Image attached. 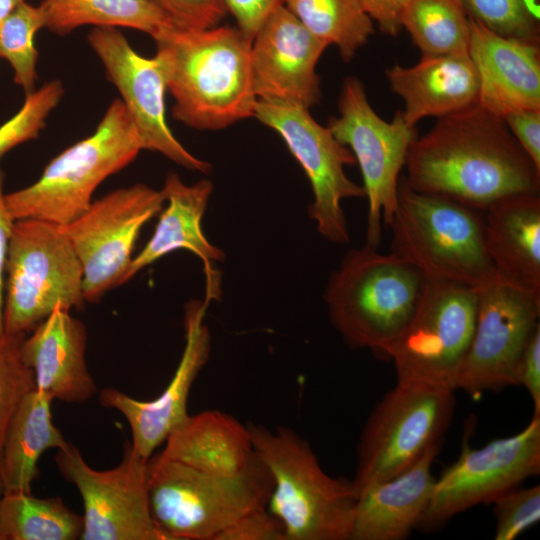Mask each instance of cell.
I'll list each match as a JSON object with an SVG mask.
<instances>
[{
	"label": "cell",
	"instance_id": "cell-1",
	"mask_svg": "<svg viewBox=\"0 0 540 540\" xmlns=\"http://www.w3.org/2000/svg\"><path fill=\"white\" fill-rule=\"evenodd\" d=\"M406 183L485 212L520 194H539L540 168L502 117L479 104L438 118L409 147Z\"/></svg>",
	"mask_w": 540,
	"mask_h": 540
},
{
	"label": "cell",
	"instance_id": "cell-2",
	"mask_svg": "<svg viewBox=\"0 0 540 540\" xmlns=\"http://www.w3.org/2000/svg\"><path fill=\"white\" fill-rule=\"evenodd\" d=\"M155 58L174 99L172 117L198 130H220L253 116L257 97L251 43L236 27H170L153 38Z\"/></svg>",
	"mask_w": 540,
	"mask_h": 540
},
{
	"label": "cell",
	"instance_id": "cell-3",
	"mask_svg": "<svg viewBox=\"0 0 540 540\" xmlns=\"http://www.w3.org/2000/svg\"><path fill=\"white\" fill-rule=\"evenodd\" d=\"M247 425L273 481L266 508L282 524L286 540H350L357 501L353 481L328 475L293 429Z\"/></svg>",
	"mask_w": 540,
	"mask_h": 540
},
{
	"label": "cell",
	"instance_id": "cell-4",
	"mask_svg": "<svg viewBox=\"0 0 540 540\" xmlns=\"http://www.w3.org/2000/svg\"><path fill=\"white\" fill-rule=\"evenodd\" d=\"M424 285L425 277L414 266L365 244L346 253L323 298L332 325L349 346L387 359Z\"/></svg>",
	"mask_w": 540,
	"mask_h": 540
},
{
	"label": "cell",
	"instance_id": "cell-5",
	"mask_svg": "<svg viewBox=\"0 0 540 540\" xmlns=\"http://www.w3.org/2000/svg\"><path fill=\"white\" fill-rule=\"evenodd\" d=\"M482 211L413 190L400 176L397 208L388 227L391 253L428 280L480 288L498 275L484 242Z\"/></svg>",
	"mask_w": 540,
	"mask_h": 540
},
{
	"label": "cell",
	"instance_id": "cell-6",
	"mask_svg": "<svg viewBox=\"0 0 540 540\" xmlns=\"http://www.w3.org/2000/svg\"><path fill=\"white\" fill-rule=\"evenodd\" d=\"M272 487L258 456L235 476L204 473L160 453L147 461L150 511L166 540H217L240 517L265 507Z\"/></svg>",
	"mask_w": 540,
	"mask_h": 540
},
{
	"label": "cell",
	"instance_id": "cell-7",
	"mask_svg": "<svg viewBox=\"0 0 540 540\" xmlns=\"http://www.w3.org/2000/svg\"><path fill=\"white\" fill-rule=\"evenodd\" d=\"M143 145L120 98L106 109L95 131L54 157L33 184L5 194L14 220L39 219L66 226L92 203L96 188L132 163Z\"/></svg>",
	"mask_w": 540,
	"mask_h": 540
},
{
	"label": "cell",
	"instance_id": "cell-8",
	"mask_svg": "<svg viewBox=\"0 0 540 540\" xmlns=\"http://www.w3.org/2000/svg\"><path fill=\"white\" fill-rule=\"evenodd\" d=\"M4 333L26 335L58 304L81 308L83 269L62 226L39 219L15 220L6 263Z\"/></svg>",
	"mask_w": 540,
	"mask_h": 540
},
{
	"label": "cell",
	"instance_id": "cell-9",
	"mask_svg": "<svg viewBox=\"0 0 540 540\" xmlns=\"http://www.w3.org/2000/svg\"><path fill=\"white\" fill-rule=\"evenodd\" d=\"M454 390L397 381L371 412L359 439L356 492L397 476L441 443L455 410Z\"/></svg>",
	"mask_w": 540,
	"mask_h": 540
},
{
	"label": "cell",
	"instance_id": "cell-10",
	"mask_svg": "<svg viewBox=\"0 0 540 540\" xmlns=\"http://www.w3.org/2000/svg\"><path fill=\"white\" fill-rule=\"evenodd\" d=\"M338 111L327 127L359 164L368 200L366 244L378 248L382 222L388 227L397 208L400 173L418 136L417 129L406 122L402 110L391 122L383 120L370 105L362 82L354 76L344 79Z\"/></svg>",
	"mask_w": 540,
	"mask_h": 540
},
{
	"label": "cell",
	"instance_id": "cell-11",
	"mask_svg": "<svg viewBox=\"0 0 540 540\" xmlns=\"http://www.w3.org/2000/svg\"><path fill=\"white\" fill-rule=\"evenodd\" d=\"M477 313V288L425 279L418 304L391 345L387 359L397 381L420 382L455 391Z\"/></svg>",
	"mask_w": 540,
	"mask_h": 540
},
{
	"label": "cell",
	"instance_id": "cell-12",
	"mask_svg": "<svg viewBox=\"0 0 540 540\" xmlns=\"http://www.w3.org/2000/svg\"><path fill=\"white\" fill-rule=\"evenodd\" d=\"M253 117L275 130L303 168L313 192L308 215L327 241L349 243L344 199L364 198L363 186L353 182L345 167L356 164L351 150L327 126L320 125L302 106L257 99Z\"/></svg>",
	"mask_w": 540,
	"mask_h": 540
},
{
	"label": "cell",
	"instance_id": "cell-13",
	"mask_svg": "<svg viewBox=\"0 0 540 540\" xmlns=\"http://www.w3.org/2000/svg\"><path fill=\"white\" fill-rule=\"evenodd\" d=\"M540 472V414L513 436L472 448L463 439L459 457L435 479L429 504L417 529L434 531L452 517L492 503Z\"/></svg>",
	"mask_w": 540,
	"mask_h": 540
},
{
	"label": "cell",
	"instance_id": "cell-14",
	"mask_svg": "<svg viewBox=\"0 0 540 540\" xmlns=\"http://www.w3.org/2000/svg\"><path fill=\"white\" fill-rule=\"evenodd\" d=\"M540 292L500 277L477 288L473 335L460 364L455 390L472 398L515 386L516 366L539 324Z\"/></svg>",
	"mask_w": 540,
	"mask_h": 540
},
{
	"label": "cell",
	"instance_id": "cell-15",
	"mask_svg": "<svg viewBox=\"0 0 540 540\" xmlns=\"http://www.w3.org/2000/svg\"><path fill=\"white\" fill-rule=\"evenodd\" d=\"M120 463L92 468L79 449L57 450L55 463L83 501L82 540H166L153 521L147 489V461L126 440Z\"/></svg>",
	"mask_w": 540,
	"mask_h": 540
},
{
	"label": "cell",
	"instance_id": "cell-16",
	"mask_svg": "<svg viewBox=\"0 0 540 540\" xmlns=\"http://www.w3.org/2000/svg\"><path fill=\"white\" fill-rule=\"evenodd\" d=\"M164 202L162 190L136 183L109 192L62 226L82 265L85 302L124 283L139 233Z\"/></svg>",
	"mask_w": 540,
	"mask_h": 540
},
{
	"label": "cell",
	"instance_id": "cell-17",
	"mask_svg": "<svg viewBox=\"0 0 540 540\" xmlns=\"http://www.w3.org/2000/svg\"><path fill=\"white\" fill-rule=\"evenodd\" d=\"M87 40L101 61L107 79L120 93L143 150L158 152L191 171L210 172L212 164L191 154L167 124V89L157 59L139 55L116 27H93Z\"/></svg>",
	"mask_w": 540,
	"mask_h": 540
},
{
	"label": "cell",
	"instance_id": "cell-18",
	"mask_svg": "<svg viewBox=\"0 0 540 540\" xmlns=\"http://www.w3.org/2000/svg\"><path fill=\"white\" fill-rule=\"evenodd\" d=\"M206 308L207 303L200 300L187 304L184 350L173 377L160 395L143 401L112 387L99 392V403L103 407L115 409L125 417L131 430L132 447L145 459H149L189 415V395L211 349L210 331L204 323Z\"/></svg>",
	"mask_w": 540,
	"mask_h": 540
},
{
	"label": "cell",
	"instance_id": "cell-19",
	"mask_svg": "<svg viewBox=\"0 0 540 540\" xmlns=\"http://www.w3.org/2000/svg\"><path fill=\"white\" fill-rule=\"evenodd\" d=\"M328 47L284 6L263 23L251 43L250 61L257 99L310 109L321 99L316 65Z\"/></svg>",
	"mask_w": 540,
	"mask_h": 540
},
{
	"label": "cell",
	"instance_id": "cell-20",
	"mask_svg": "<svg viewBox=\"0 0 540 540\" xmlns=\"http://www.w3.org/2000/svg\"><path fill=\"white\" fill-rule=\"evenodd\" d=\"M468 55L479 79L478 104L500 117L540 110V44L494 33L469 18Z\"/></svg>",
	"mask_w": 540,
	"mask_h": 540
},
{
	"label": "cell",
	"instance_id": "cell-21",
	"mask_svg": "<svg viewBox=\"0 0 540 540\" xmlns=\"http://www.w3.org/2000/svg\"><path fill=\"white\" fill-rule=\"evenodd\" d=\"M58 304L21 345L36 389L54 400L81 404L98 391L86 364V327Z\"/></svg>",
	"mask_w": 540,
	"mask_h": 540
},
{
	"label": "cell",
	"instance_id": "cell-22",
	"mask_svg": "<svg viewBox=\"0 0 540 540\" xmlns=\"http://www.w3.org/2000/svg\"><path fill=\"white\" fill-rule=\"evenodd\" d=\"M440 449L441 443L431 446L404 472L358 491L350 540H403L417 529L432 495L431 470Z\"/></svg>",
	"mask_w": 540,
	"mask_h": 540
},
{
	"label": "cell",
	"instance_id": "cell-23",
	"mask_svg": "<svg viewBox=\"0 0 540 540\" xmlns=\"http://www.w3.org/2000/svg\"><path fill=\"white\" fill-rule=\"evenodd\" d=\"M385 74L392 92L404 101L402 112L410 126L478 104L479 79L468 54L422 55L414 66L395 64Z\"/></svg>",
	"mask_w": 540,
	"mask_h": 540
},
{
	"label": "cell",
	"instance_id": "cell-24",
	"mask_svg": "<svg viewBox=\"0 0 540 540\" xmlns=\"http://www.w3.org/2000/svg\"><path fill=\"white\" fill-rule=\"evenodd\" d=\"M484 213L485 247L498 277L540 292L539 194L509 197Z\"/></svg>",
	"mask_w": 540,
	"mask_h": 540
},
{
	"label": "cell",
	"instance_id": "cell-25",
	"mask_svg": "<svg viewBox=\"0 0 540 540\" xmlns=\"http://www.w3.org/2000/svg\"><path fill=\"white\" fill-rule=\"evenodd\" d=\"M164 443L165 458L213 475H239L257 459L248 425L220 410L188 415Z\"/></svg>",
	"mask_w": 540,
	"mask_h": 540
},
{
	"label": "cell",
	"instance_id": "cell-26",
	"mask_svg": "<svg viewBox=\"0 0 540 540\" xmlns=\"http://www.w3.org/2000/svg\"><path fill=\"white\" fill-rule=\"evenodd\" d=\"M161 190L168 205L161 213L150 240L132 258L124 283L146 266L179 249L191 251L198 256L208 276L211 263L225 260V253L208 241L201 226L213 192L212 181L202 179L187 185L176 173L169 172Z\"/></svg>",
	"mask_w": 540,
	"mask_h": 540
},
{
	"label": "cell",
	"instance_id": "cell-27",
	"mask_svg": "<svg viewBox=\"0 0 540 540\" xmlns=\"http://www.w3.org/2000/svg\"><path fill=\"white\" fill-rule=\"evenodd\" d=\"M53 398L36 388L15 411L4 440L0 460V480L4 494L31 492L38 477V461L49 449L69 446L52 420Z\"/></svg>",
	"mask_w": 540,
	"mask_h": 540
},
{
	"label": "cell",
	"instance_id": "cell-28",
	"mask_svg": "<svg viewBox=\"0 0 540 540\" xmlns=\"http://www.w3.org/2000/svg\"><path fill=\"white\" fill-rule=\"evenodd\" d=\"M39 7L45 28L59 36L92 25L136 29L155 38L174 26L147 0H43Z\"/></svg>",
	"mask_w": 540,
	"mask_h": 540
},
{
	"label": "cell",
	"instance_id": "cell-29",
	"mask_svg": "<svg viewBox=\"0 0 540 540\" xmlns=\"http://www.w3.org/2000/svg\"><path fill=\"white\" fill-rule=\"evenodd\" d=\"M83 528V516L61 497L18 492L3 494L0 500V540H76Z\"/></svg>",
	"mask_w": 540,
	"mask_h": 540
},
{
	"label": "cell",
	"instance_id": "cell-30",
	"mask_svg": "<svg viewBox=\"0 0 540 540\" xmlns=\"http://www.w3.org/2000/svg\"><path fill=\"white\" fill-rule=\"evenodd\" d=\"M284 6L315 37L335 45L346 62L375 32L359 0H284Z\"/></svg>",
	"mask_w": 540,
	"mask_h": 540
},
{
	"label": "cell",
	"instance_id": "cell-31",
	"mask_svg": "<svg viewBox=\"0 0 540 540\" xmlns=\"http://www.w3.org/2000/svg\"><path fill=\"white\" fill-rule=\"evenodd\" d=\"M402 27L422 55H466L469 16L460 0H411Z\"/></svg>",
	"mask_w": 540,
	"mask_h": 540
},
{
	"label": "cell",
	"instance_id": "cell-32",
	"mask_svg": "<svg viewBox=\"0 0 540 540\" xmlns=\"http://www.w3.org/2000/svg\"><path fill=\"white\" fill-rule=\"evenodd\" d=\"M45 28L42 11L26 2L15 8L0 24V58L6 59L14 71V82L25 94L35 90L38 79V51L35 34Z\"/></svg>",
	"mask_w": 540,
	"mask_h": 540
},
{
	"label": "cell",
	"instance_id": "cell-33",
	"mask_svg": "<svg viewBox=\"0 0 540 540\" xmlns=\"http://www.w3.org/2000/svg\"><path fill=\"white\" fill-rule=\"evenodd\" d=\"M469 18L504 37L540 44V0H460Z\"/></svg>",
	"mask_w": 540,
	"mask_h": 540
},
{
	"label": "cell",
	"instance_id": "cell-34",
	"mask_svg": "<svg viewBox=\"0 0 540 540\" xmlns=\"http://www.w3.org/2000/svg\"><path fill=\"white\" fill-rule=\"evenodd\" d=\"M25 337L7 333L0 337V460L9 423L24 397L36 388L33 371L21 354Z\"/></svg>",
	"mask_w": 540,
	"mask_h": 540
},
{
	"label": "cell",
	"instance_id": "cell-35",
	"mask_svg": "<svg viewBox=\"0 0 540 540\" xmlns=\"http://www.w3.org/2000/svg\"><path fill=\"white\" fill-rule=\"evenodd\" d=\"M63 95L60 80H51L26 95L18 112L0 126V159L19 144L39 137Z\"/></svg>",
	"mask_w": 540,
	"mask_h": 540
},
{
	"label": "cell",
	"instance_id": "cell-36",
	"mask_svg": "<svg viewBox=\"0 0 540 540\" xmlns=\"http://www.w3.org/2000/svg\"><path fill=\"white\" fill-rule=\"evenodd\" d=\"M496 540H514L540 520V486L514 488L493 502Z\"/></svg>",
	"mask_w": 540,
	"mask_h": 540
},
{
	"label": "cell",
	"instance_id": "cell-37",
	"mask_svg": "<svg viewBox=\"0 0 540 540\" xmlns=\"http://www.w3.org/2000/svg\"><path fill=\"white\" fill-rule=\"evenodd\" d=\"M179 29L215 27L227 13L223 0H147Z\"/></svg>",
	"mask_w": 540,
	"mask_h": 540
},
{
	"label": "cell",
	"instance_id": "cell-38",
	"mask_svg": "<svg viewBox=\"0 0 540 540\" xmlns=\"http://www.w3.org/2000/svg\"><path fill=\"white\" fill-rule=\"evenodd\" d=\"M217 540H286V537L280 521L265 506L240 517Z\"/></svg>",
	"mask_w": 540,
	"mask_h": 540
},
{
	"label": "cell",
	"instance_id": "cell-39",
	"mask_svg": "<svg viewBox=\"0 0 540 540\" xmlns=\"http://www.w3.org/2000/svg\"><path fill=\"white\" fill-rule=\"evenodd\" d=\"M514 138L540 168V110H514L502 116Z\"/></svg>",
	"mask_w": 540,
	"mask_h": 540
},
{
	"label": "cell",
	"instance_id": "cell-40",
	"mask_svg": "<svg viewBox=\"0 0 540 540\" xmlns=\"http://www.w3.org/2000/svg\"><path fill=\"white\" fill-rule=\"evenodd\" d=\"M227 12L235 18L237 28L249 40L254 36L266 19L284 0H223Z\"/></svg>",
	"mask_w": 540,
	"mask_h": 540
},
{
	"label": "cell",
	"instance_id": "cell-41",
	"mask_svg": "<svg viewBox=\"0 0 540 540\" xmlns=\"http://www.w3.org/2000/svg\"><path fill=\"white\" fill-rule=\"evenodd\" d=\"M515 383L527 389L533 401L534 414H540V325L521 353L516 366Z\"/></svg>",
	"mask_w": 540,
	"mask_h": 540
},
{
	"label": "cell",
	"instance_id": "cell-42",
	"mask_svg": "<svg viewBox=\"0 0 540 540\" xmlns=\"http://www.w3.org/2000/svg\"><path fill=\"white\" fill-rule=\"evenodd\" d=\"M364 11L376 21L381 32L397 36L402 27V18L411 0H359Z\"/></svg>",
	"mask_w": 540,
	"mask_h": 540
},
{
	"label": "cell",
	"instance_id": "cell-43",
	"mask_svg": "<svg viewBox=\"0 0 540 540\" xmlns=\"http://www.w3.org/2000/svg\"><path fill=\"white\" fill-rule=\"evenodd\" d=\"M4 173L0 169V337L4 334L3 326V286L4 273L8 257L10 236L15 220L11 217L5 204Z\"/></svg>",
	"mask_w": 540,
	"mask_h": 540
},
{
	"label": "cell",
	"instance_id": "cell-44",
	"mask_svg": "<svg viewBox=\"0 0 540 540\" xmlns=\"http://www.w3.org/2000/svg\"><path fill=\"white\" fill-rule=\"evenodd\" d=\"M25 0H0V24L2 21Z\"/></svg>",
	"mask_w": 540,
	"mask_h": 540
},
{
	"label": "cell",
	"instance_id": "cell-45",
	"mask_svg": "<svg viewBox=\"0 0 540 540\" xmlns=\"http://www.w3.org/2000/svg\"><path fill=\"white\" fill-rule=\"evenodd\" d=\"M3 494H4V492H3V485H2V482H1V480H0V500H1L2 496H3Z\"/></svg>",
	"mask_w": 540,
	"mask_h": 540
}]
</instances>
